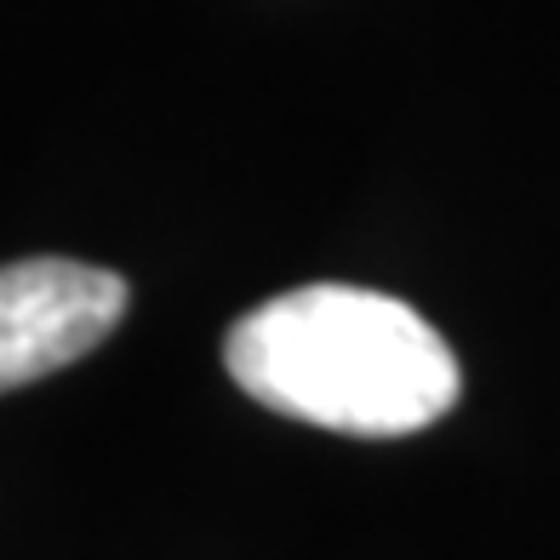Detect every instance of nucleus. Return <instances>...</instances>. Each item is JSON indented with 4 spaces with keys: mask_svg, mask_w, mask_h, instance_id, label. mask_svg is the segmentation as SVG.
<instances>
[{
    "mask_svg": "<svg viewBox=\"0 0 560 560\" xmlns=\"http://www.w3.org/2000/svg\"><path fill=\"white\" fill-rule=\"evenodd\" d=\"M126 315L115 269L69 258H23L0 269V395L81 361Z\"/></svg>",
    "mask_w": 560,
    "mask_h": 560,
    "instance_id": "2",
    "label": "nucleus"
},
{
    "mask_svg": "<svg viewBox=\"0 0 560 560\" xmlns=\"http://www.w3.org/2000/svg\"><path fill=\"white\" fill-rule=\"evenodd\" d=\"M223 361L269 412L366 441L429 429L464 389L457 354L412 303L338 280L280 292L241 315Z\"/></svg>",
    "mask_w": 560,
    "mask_h": 560,
    "instance_id": "1",
    "label": "nucleus"
}]
</instances>
